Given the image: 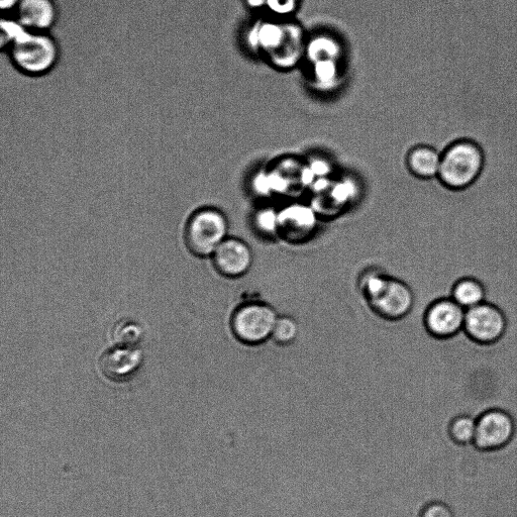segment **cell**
Returning <instances> with one entry per match:
<instances>
[{
	"instance_id": "cell-1",
	"label": "cell",
	"mask_w": 517,
	"mask_h": 517,
	"mask_svg": "<svg viewBox=\"0 0 517 517\" xmlns=\"http://www.w3.org/2000/svg\"><path fill=\"white\" fill-rule=\"evenodd\" d=\"M9 55L20 72L37 77L55 68L60 51L57 42L48 33L24 30L22 35L12 38Z\"/></svg>"
},
{
	"instance_id": "cell-2",
	"label": "cell",
	"mask_w": 517,
	"mask_h": 517,
	"mask_svg": "<svg viewBox=\"0 0 517 517\" xmlns=\"http://www.w3.org/2000/svg\"><path fill=\"white\" fill-rule=\"evenodd\" d=\"M484 162L483 151L477 143L457 141L442 153L438 179L449 189L464 190L478 180Z\"/></svg>"
},
{
	"instance_id": "cell-3",
	"label": "cell",
	"mask_w": 517,
	"mask_h": 517,
	"mask_svg": "<svg viewBox=\"0 0 517 517\" xmlns=\"http://www.w3.org/2000/svg\"><path fill=\"white\" fill-rule=\"evenodd\" d=\"M278 318L279 315L271 304L250 300L234 310L231 329L241 344L257 347L271 341Z\"/></svg>"
},
{
	"instance_id": "cell-4",
	"label": "cell",
	"mask_w": 517,
	"mask_h": 517,
	"mask_svg": "<svg viewBox=\"0 0 517 517\" xmlns=\"http://www.w3.org/2000/svg\"><path fill=\"white\" fill-rule=\"evenodd\" d=\"M227 216L216 208H203L189 219L185 230V243L189 251L198 257L213 256L228 238Z\"/></svg>"
},
{
	"instance_id": "cell-5",
	"label": "cell",
	"mask_w": 517,
	"mask_h": 517,
	"mask_svg": "<svg viewBox=\"0 0 517 517\" xmlns=\"http://www.w3.org/2000/svg\"><path fill=\"white\" fill-rule=\"evenodd\" d=\"M415 300V293L406 282L389 275L381 289L366 302L377 317L398 322L411 313Z\"/></svg>"
},
{
	"instance_id": "cell-6",
	"label": "cell",
	"mask_w": 517,
	"mask_h": 517,
	"mask_svg": "<svg viewBox=\"0 0 517 517\" xmlns=\"http://www.w3.org/2000/svg\"><path fill=\"white\" fill-rule=\"evenodd\" d=\"M516 424L511 413L500 407L484 410L477 417L474 446L481 451H496L507 446L514 438Z\"/></svg>"
},
{
	"instance_id": "cell-7",
	"label": "cell",
	"mask_w": 517,
	"mask_h": 517,
	"mask_svg": "<svg viewBox=\"0 0 517 517\" xmlns=\"http://www.w3.org/2000/svg\"><path fill=\"white\" fill-rule=\"evenodd\" d=\"M506 330V317L495 304L485 301L466 310L464 332L475 343L493 345L502 339Z\"/></svg>"
},
{
	"instance_id": "cell-8",
	"label": "cell",
	"mask_w": 517,
	"mask_h": 517,
	"mask_svg": "<svg viewBox=\"0 0 517 517\" xmlns=\"http://www.w3.org/2000/svg\"><path fill=\"white\" fill-rule=\"evenodd\" d=\"M319 228L315 210L302 203H292L278 211V237L290 245L312 240Z\"/></svg>"
},
{
	"instance_id": "cell-9",
	"label": "cell",
	"mask_w": 517,
	"mask_h": 517,
	"mask_svg": "<svg viewBox=\"0 0 517 517\" xmlns=\"http://www.w3.org/2000/svg\"><path fill=\"white\" fill-rule=\"evenodd\" d=\"M465 318L466 309L452 297L439 298L428 306L424 325L432 337L446 340L464 331Z\"/></svg>"
},
{
	"instance_id": "cell-10",
	"label": "cell",
	"mask_w": 517,
	"mask_h": 517,
	"mask_svg": "<svg viewBox=\"0 0 517 517\" xmlns=\"http://www.w3.org/2000/svg\"><path fill=\"white\" fill-rule=\"evenodd\" d=\"M213 260L215 268L221 275L237 279L251 271L254 252L244 240L228 237L214 253Z\"/></svg>"
},
{
	"instance_id": "cell-11",
	"label": "cell",
	"mask_w": 517,
	"mask_h": 517,
	"mask_svg": "<svg viewBox=\"0 0 517 517\" xmlns=\"http://www.w3.org/2000/svg\"><path fill=\"white\" fill-rule=\"evenodd\" d=\"M143 364V354L136 346L116 345L100 358L99 368L103 375L114 382L131 380Z\"/></svg>"
},
{
	"instance_id": "cell-12",
	"label": "cell",
	"mask_w": 517,
	"mask_h": 517,
	"mask_svg": "<svg viewBox=\"0 0 517 517\" xmlns=\"http://www.w3.org/2000/svg\"><path fill=\"white\" fill-rule=\"evenodd\" d=\"M17 17L23 30L47 33L57 21V10L52 0H21Z\"/></svg>"
},
{
	"instance_id": "cell-13",
	"label": "cell",
	"mask_w": 517,
	"mask_h": 517,
	"mask_svg": "<svg viewBox=\"0 0 517 517\" xmlns=\"http://www.w3.org/2000/svg\"><path fill=\"white\" fill-rule=\"evenodd\" d=\"M442 152L428 144L412 146L405 157L408 172L413 178L429 181L440 173Z\"/></svg>"
},
{
	"instance_id": "cell-14",
	"label": "cell",
	"mask_w": 517,
	"mask_h": 517,
	"mask_svg": "<svg viewBox=\"0 0 517 517\" xmlns=\"http://www.w3.org/2000/svg\"><path fill=\"white\" fill-rule=\"evenodd\" d=\"M486 295L483 283L473 277L459 279L451 293V297L466 310L485 302Z\"/></svg>"
},
{
	"instance_id": "cell-15",
	"label": "cell",
	"mask_w": 517,
	"mask_h": 517,
	"mask_svg": "<svg viewBox=\"0 0 517 517\" xmlns=\"http://www.w3.org/2000/svg\"><path fill=\"white\" fill-rule=\"evenodd\" d=\"M477 430V417L471 413H459L452 418L448 426L450 438L458 445L474 444Z\"/></svg>"
},
{
	"instance_id": "cell-16",
	"label": "cell",
	"mask_w": 517,
	"mask_h": 517,
	"mask_svg": "<svg viewBox=\"0 0 517 517\" xmlns=\"http://www.w3.org/2000/svg\"><path fill=\"white\" fill-rule=\"evenodd\" d=\"M254 233L267 241L279 239L278 212L270 208L258 210L252 218Z\"/></svg>"
},
{
	"instance_id": "cell-17",
	"label": "cell",
	"mask_w": 517,
	"mask_h": 517,
	"mask_svg": "<svg viewBox=\"0 0 517 517\" xmlns=\"http://www.w3.org/2000/svg\"><path fill=\"white\" fill-rule=\"evenodd\" d=\"M299 326L296 320L289 316H279L271 341L280 347L291 346L298 338Z\"/></svg>"
},
{
	"instance_id": "cell-18",
	"label": "cell",
	"mask_w": 517,
	"mask_h": 517,
	"mask_svg": "<svg viewBox=\"0 0 517 517\" xmlns=\"http://www.w3.org/2000/svg\"><path fill=\"white\" fill-rule=\"evenodd\" d=\"M339 52V47L330 38H318L310 42L308 55L314 63L327 60H335Z\"/></svg>"
},
{
	"instance_id": "cell-19",
	"label": "cell",
	"mask_w": 517,
	"mask_h": 517,
	"mask_svg": "<svg viewBox=\"0 0 517 517\" xmlns=\"http://www.w3.org/2000/svg\"><path fill=\"white\" fill-rule=\"evenodd\" d=\"M118 345L136 346L142 340V330L134 323H121L115 330Z\"/></svg>"
},
{
	"instance_id": "cell-20",
	"label": "cell",
	"mask_w": 517,
	"mask_h": 517,
	"mask_svg": "<svg viewBox=\"0 0 517 517\" xmlns=\"http://www.w3.org/2000/svg\"><path fill=\"white\" fill-rule=\"evenodd\" d=\"M418 517H455V513L446 502L432 500L423 505Z\"/></svg>"
},
{
	"instance_id": "cell-21",
	"label": "cell",
	"mask_w": 517,
	"mask_h": 517,
	"mask_svg": "<svg viewBox=\"0 0 517 517\" xmlns=\"http://www.w3.org/2000/svg\"><path fill=\"white\" fill-rule=\"evenodd\" d=\"M315 75L321 82L333 81L336 77L337 66L335 60L320 61L315 63Z\"/></svg>"
},
{
	"instance_id": "cell-22",
	"label": "cell",
	"mask_w": 517,
	"mask_h": 517,
	"mask_svg": "<svg viewBox=\"0 0 517 517\" xmlns=\"http://www.w3.org/2000/svg\"><path fill=\"white\" fill-rule=\"evenodd\" d=\"M20 3L21 0H0V7H2L4 11H10L18 8Z\"/></svg>"
}]
</instances>
